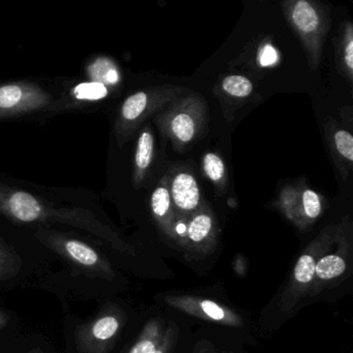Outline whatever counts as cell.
Here are the masks:
<instances>
[{
    "instance_id": "obj_22",
    "label": "cell",
    "mask_w": 353,
    "mask_h": 353,
    "mask_svg": "<svg viewBox=\"0 0 353 353\" xmlns=\"http://www.w3.org/2000/svg\"><path fill=\"white\" fill-rule=\"evenodd\" d=\"M90 73L94 82L103 84H117L119 81V70L117 69L112 61L106 59H100L94 61V65L90 68Z\"/></svg>"
},
{
    "instance_id": "obj_2",
    "label": "cell",
    "mask_w": 353,
    "mask_h": 353,
    "mask_svg": "<svg viewBox=\"0 0 353 353\" xmlns=\"http://www.w3.org/2000/svg\"><path fill=\"white\" fill-rule=\"evenodd\" d=\"M281 7L301 42L310 70L315 71L321 63L324 43L332 26L330 10L314 0H286Z\"/></svg>"
},
{
    "instance_id": "obj_8",
    "label": "cell",
    "mask_w": 353,
    "mask_h": 353,
    "mask_svg": "<svg viewBox=\"0 0 353 353\" xmlns=\"http://www.w3.org/2000/svg\"><path fill=\"white\" fill-rule=\"evenodd\" d=\"M212 92L220 102L225 119L231 123L239 109L254 101L255 88L247 76L229 74L219 78Z\"/></svg>"
},
{
    "instance_id": "obj_5",
    "label": "cell",
    "mask_w": 353,
    "mask_h": 353,
    "mask_svg": "<svg viewBox=\"0 0 353 353\" xmlns=\"http://www.w3.org/2000/svg\"><path fill=\"white\" fill-rule=\"evenodd\" d=\"M125 315L115 305H107L96 317L75 330L79 353H108L123 328Z\"/></svg>"
},
{
    "instance_id": "obj_11",
    "label": "cell",
    "mask_w": 353,
    "mask_h": 353,
    "mask_svg": "<svg viewBox=\"0 0 353 353\" xmlns=\"http://www.w3.org/2000/svg\"><path fill=\"white\" fill-rule=\"evenodd\" d=\"M216 214L208 202L189 219L185 231V243L196 252L210 251L218 239Z\"/></svg>"
},
{
    "instance_id": "obj_6",
    "label": "cell",
    "mask_w": 353,
    "mask_h": 353,
    "mask_svg": "<svg viewBox=\"0 0 353 353\" xmlns=\"http://www.w3.org/2000/svg\"><path fill=\"white\" fill-rule=\"evenodd\" d=\"M42 243L88 276L106 280L114 278V270L109 260L79 239L45 234L42 235Z\"/></svg>"
},
{
    "instance_id": "obj_21",
    "label": "cell",
    "mask_w": 353,
    "mask_h": 353,
    "mask_svg": "<svg viewBox=\"0 0 353 353\" xmlns=\"http://www.w3.org/2000/svg\"><path fill=\"white\" fill-rule=\"evenodd\" d=\"M22 260L17 253L0 241V281L15 278L20 272Z\"/></svg>"
},
{
    "instance_id": "obj_4",
    "label": "cell",
    "mask_w": 353,
    "mask_h": 353,
    "mask_svg": "<svg viewBox=\"0 0 353 353\" xmlns=\"http://www.w3.org/2000/svg\"><path fill=\"white\" fill-rule=\"evenodd\" d=\"M189 92L191 90L183 86L166 84L146 88L131 94L121 106V132L132 133L148 117L158 114L173 101Z\"/></svg>"
},
{
    "instance_id": "obj_9",
    "label": "cell",
    "mask_w": 353,
    "mask_h": 353,
    "mask_svg": "<svg viewBox=\"0 0 353 353\" xmlns=\"http://www.w3.org/2000/svg\"><path fill=\"white\" fill-rule=\"evenodd\" d=\"M324 135L334 166L341 177L346 181L353 168L352 133L338 121L330 119L324 125Z\"/></svg>"
},
{
    "instance_id": "obj_19",
    "label": "cell",
    "mask_w": 353,
    "mask_h": 353,
    "mask_svg": "<svg viewBox=\"0 0 353 353\" xmlns=\"http://www.w3.org/2000/svg\"><path fill=\"white\" fill-rule=\"evenodd\" d=\"M164 321L152 319L144 326L129 353H154L164 334Z\"/></svg>"
},
{
    "instance_id": "obj_14",
    "label": "cell",
    "mask_w": 353,
    "mask_h": 353,
    "mask_svg": "<svg viewBox=\"0 0 353 353\" xmlns=\"http://www.w3.org/2000/svg\"><path fill=\"white\" fill-rule=\"evenodd\" d=\"M296 183L299 190L296 227L305 231L323 214L326 201L323 196L307 187L305 179H299Z\"/></svg>"
},
{
    "instance_id": "obj_27",
    "label": "cell",
    "mask_w": 353,
    "mask_h": 353,
    "mask_svg": "<svg viewBox=\"0 0 353 353\" xmlns=\"http://www.w3.org/2000/svg\"><path fill=\"white\" fill-rule=\"evenodd\" d=\"M30 353H43L42 351L40 350V349H34V350H32Z\"/></svg>"
},
{
    "instance_id": "obj_26",
    "label": "cell",
    "mask_w": 353,
    "mask_h": 353,
    "mask_svg": "<svg viewBox=\"0 0 353 353\" xmlns=\"http://www.w3.org/2000/svg\"><path fill=\"white\" fill-rule=\"evenodd\" d=\"M10 317L5 311L0 310V330H3L9 323Z\"/></svg>"
},
{
    "instance_id": "obj_15",
    "label": "cell",
    "mask_w": 353,
    "mask_h": 353,
    "mask_svg": "<svg viewBox=\"0 0 353 353\" xmlns=\"http://www.w3.org/2000/svg\"><path fill=\"white\" fill-rule=\"evenodd\" d=\"M7 210L12 218L20 222L30 223L48 219H59L49 214L46 208L30 194L16 192L7 202Z\"/></svg>"
},
{
    "instance_id": "obj_10",
    "label": "cell",
    "mask_w": 353,
    "mask_h": 353,
    "mask_svg": "<svg viewBox=\"0 0 353 353\" xmlns=\"http://www.w3.org/2000/svg\"><path fill=\"white\" fill-rule=\"evenodd\" d=\"M351 223L348 216H345L338 224L336 243L339 250L332 254H324L317 261L313 284L317 282H327L340 278L347 270V256L350 245Z\"/></svg>"
},
{
    "instance_id": "obj_13",
    "label": "cell",
    "mask_w": 353,
    "mask_h": 353,
    "mask_svg": "<svg viewBox=\"0 0 353 353\" xmlns=\"http://www.w3.org/2000/svg\"><path fill=\"white\" fill-rule=\"evenodd\" d=\"M150 210L159 228L169 239L176 241L175 235V214L167 187V175L159 181L150 196Z\"/></svg>"
},
{
    "instance_id": "obj_1",
    "label": "cell",
    "mask_w": 353,
    "mask_h": 353,
    "mask_svg": "<svg viewBox=\"0 0 353 353\" xmlns=\"http://www.w3.org/2000/svg\"><path fill=\"white\" fill-rule=\"evenodd\" d=\"M208 119L205 99L191 90L156 114L154 123L162 135L170 140L173 150L181 152L205 134Z\"/></svg>"
},
{
    "instance_id": "obj_16",
    "label": "cell",
    "mask_w": 353,
    "mask_h": 353,
    "mask_svg": "<svg viewBox=\"0 0 353 353\" xmlns=\"http://www.w3.org/2000/svg\"><path fill=\"white\" fill-rule=\"evenodd\" d=\"M336 70L348 82H353V26L350 21L343 22L338 36L332 38Z\"/></svg>"
},
{
    "instance_id": "obj_3",
    "label": "cell",
    "mask_w": 353,
    "mask_h": 353,
    "mask_svg": "<svg viewBox=\"0 0 353 353\" xmlns=\"http://www.w3.org/2000/svg\"><path fill=\"white\" fill-rule=\"evenodd\" d=\"M338 224L330 225L309 243L293 268L292 276L281 299L283 311L289 312L307 294L313 286L316 264L318 260L332 248L336 241Z\"/></svg>"
},
{
    "instance_id": "obj_24",
    "label": "cell",
    "mask_w": 353,
    "mask_h": 353,
    "mask_svg": "<svg viewBox=\"0 0 353 353\" xmlns=\"http://www.w3.org/2000/svg\"><path fill=\"white\" fill-rule=\"evenodd\" d=\"M23 92L18 85L0 88V108H13L22 100Z\"/></svg>"
},
{
    "instance_id": "obj_25",
    "label": "cell",
    "mask_w": 353,
    "mask_h": 353,
    "mask_svg": "<svg viewBox=\"0 0 353 353\" xmlns=\"http://www.w3.org/2000/svg\"><path fill=\"white\" fill-rule=\"evenodd\" d=\"M177 338V326L175 322L171 321L167 327H165L162 341L154 353H171L174 348Z\"/></svg>"
},
{
    "instance_id": "obj_18",
    "label": "cell",
    "mask_w": 353,
    "mask_h": 353,
    "mask_svg": "<svg viewBox=\"0 0 353 353\" xmlns=\"http://www.w3.org/2000/svg\"><path fill=\"white\" fill-rule=\"evenodd\" d=\"M201 166L204 175L214 183L216 195H224L228 188V175L222 157L216 152H206L202 157Z\"/></svg>"
},
{
    "instance_id": "obj_20",
    "label": "cell",
    "mask_w": 353,
    "mask_h": 353,
    "mask_svg": "<svg viewBox=\"0 0 353 353\" xmlns=\"http://www.w3.org/2000/svg\"><path fill=\"white\" fill-rule=\"evenodd\" d=\"M299 190L297 183H287L281 189L274 206L278 208L285 218L296 226L297 208H299Z\"/></svg>"
},
{
    "instance_id": "obj_23",
    "label": "cell",
    "mask_w": 353,
    "mask_h": 353,
    "mask_svg": "<svg viewBox=\"0 0 353 353\" xmlns=\"http://www.w3.org/2000/svg\"><path fill=\"white\" fill-rule=\"evenodd\" d=\"M74 94L79 100L97 101L105 98L108 94L106 86L98 82H88L76 86Z\"/></svg>"
},
{
    "instance_id": "obj_7",
    "label": "cell",
    "mask_w": 353,
    "mask_h": 353,
    "mask_svg": "<svg viewBox=\"0 0 353 353\" xmlns=\"http://www.w3.org/2000/svg\"><path fill=\"white\" fill-rule=\"evenodd\" d=\"M166 175L175 220H189L205 202L197 179L185 168L172 169Z\"/></svg>"
},
{
    "instance_id": "obj_12",
    "label": "cell",
    "mask_w": 353,
    "mask_h": 353,
    "mask_svg": "<svg viewBox=\"0 0 353 353\" xmlns=\"http://www.w3.org/2000/svg\"><path fill=\"white\" fill-rule=\"evenodd\" d=\"M166 301L176 309L197 316L201 319L233 326L241 324V317L237 314L210 299L191 296H171L166 299Z\"/></svg>"
},
{
    "instance_id": "obj_17",
    "label": "cell",
    "mask_w": 353,
    "mask_h": 353,
    "mask_svg": "<svg viewBox=\"0 0 353 353\" xmlns=\"http://www.w3.org/2000/svg\"><path fill=\"white\" fill-rule=\"evenodd\" d=\"M154 137L150 127L144 128L138 138L135 152V185H138L145 179L146 173L154 161Z\"/></svg>"
}]
</instances>
